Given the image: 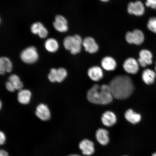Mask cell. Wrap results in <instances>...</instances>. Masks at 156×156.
<instances>
[{
    "mask_svg": "<svg viewBox=\"0 0 156 156\" xmlns=\"http://www.w3.org/2000/svg\"><path fill=\"white\" fill-rule=\"evenodd\" d=\"M114 98L124 100L133 93L134 87L131 78L128 76L119 75L113 78L109 84Z\"/></svg>",
    "mask_w": 156,
    "mask_h": 156,
    "instance_id": "cell-1",
    "label": "cell"
},
{
    "mask_svg": "<svg viewBox=\"0 0 156 156\" xmlns=\"http://www.w3.org/2000/svg\"><path fill=\"white\" fill-rule=\"evenodd\" d=\"M114 98L109 85L100 86L95 84L89 90L87 93L88 101L95 104H110Z\"/></svg>",
    "mask_w": 156,
    "mask_h": 156,
    "instance_id": "cell-2",
    "label": "cell"
},
{
    "mask_svg": "<svg viewBox=\"0 0 156 156\" xmlns=\"http://www.w3.org/2000/svg\"><path fill=\"white\" fill-rule=\"evenodd\" d=\"M38 54L36 48L30 46L23 50L20 54L21 60L27 64H33L38 60Z\"/></svg>",
    "mask_w": 156,
    "mask_h": 156,
    "instance_id": "cell-3",
    "label": "cell"
},
{
    "mask_svg": "<svg viewBox=\"0 0 156 156\" xmlns=\"http://www.w3.org/2000/svg\"><path fill=\"white\" fill-rule=\"evenodd\" d=\"M67 72L65 69L60 68L58 69L52 68L48 75V79L52 83H61L67 77Z\"/></svg>",
    "mask_w": 156,
    "mask_h": 156,
    "instance_id": "cell-4",
    "label": "cell"
},
{
    "mask_svg": "<svg viewBox=\"0 0 156 156\" xmlns=\"http://www.w3.org/2000/svg\"><path fill=\"white\" fill-rule=\"evenodd\" d=\"M127 11L130 14L138 16H141L145 13V6L141 1L130 2L128 4Z\"/></svg>",
    "mask_w": 156,
    "mask_h": 156,
    "instance_id": "cell-5",
    "label": "cell"
},
{
    "mask_svg": "<svg viewBox=\"0 0 156 156\" xmlns=\"http://www.w3.org/2000/svg\"><path fill=\"white\" fill-rule=\"evenodd\" d=\"M139 64L137 60L133 58H129L125 60L123 68L125 71L129 74L135 75L139 70Z\"/></svg>",
    "mask_w": 156,
    "mask_h": 156,
    "instance_id": "cell-6",
    "label": "cell"
},
{
    "mask_svg": "<svg viewBox=\"0 0 156 156\" xmlns=\"http://www.w3.org/2000/svg\"><path fill=\"white\" fill-rule=\"evenodd\" d=\"M153 58V54L151 51L147 49H143L140 52L139 58L137 61L140 66L145 67L152 64Z\"/></svg>",
    "mask_w": 156,
    "mask_h": 156,
    "instance_id": "cell-7",
    "label": "cell"
},
{
    "mask_svg": "<svg viewBox=\"0 0 156 156\" xmlns=\"http://www.w3.org/2000/svg\"><path fill=\"white\" fill-rule=\"evenodd\" d=\"M83 46L87 52L93 54L99 50V46L94 39L91 37H87L83 40Z\"/></svg>",
    "mask_w": 156,
    "mask_h": 156,
    "instance_id": "cell-8",
    "label": "cell"
},
{
    "mask_svg": "<svg viewBox=\"0 0 156 156\" xmlns=\"http://www.w3.org/2000/svg\"><path fill=\"white\" fill-rule=\"evenodd\" d=\"M79 147L84 155H91L95 151L94 144L89 140L84 139L79 144Z\"/></svg>",
    "mask_w": 156,
    "mask_h": 156,
    "instance_id": "cell-9",
    "label": "cell"
},
{
    "mask_svg": "<svg viewBox=\"0 0 156 156\" xmlns=\"http://www.w3.org/2000/svg\"><path fill=\"white\" fill-rule=\"evenodd\" d=\"M67 20L62 15H58L55 17L53 26L56 30L60 32H65L68 30Z\"/></svg>",
    "mask_w": 156,
    "mask_h": 156,
    "instance_id": "cell-10",
    "label": "cell"
},
{
    "mask_svg": "<svg viewBox=\"0 0 156 156\" xmlns=\"http://www.w3.org/2000/svg\"><path fill=\"white\" fill-rule=\"evenodd\" d=\"M36 114L39 118L43 121L49 120L51 117L49 109L44 104H40L37 107Z\"/></svg>",
    "mask_w": 156,
    "mask_h": 156,
    "instance_id": "cell-11",
    "label": "cell"
},
{
    "mask_svg": "<svg viewBox=\"0 0 156 156\" xmlns=\"http://www.w3.org/2000/svg\"><path fill=\"white\" fill-rule=\"evenodd\" d=\"M87 75L91 80L95 82L99 81L103 76V70L99 66H94L88 70Z\"/></svg>",
    "mask_w": 156,
    "mask_h": 156,
    "instance_id": "cell-12",
    "label": "cell"
},
{
    "mask_svg": "<svg viewBox=\"0 0 156 156\" xmlns=\"http://www.w3.org/2000/svg\"><path fill=\"white\" fill-rule=\"evenodd\" d=\"M101 121L104 126L110 127L114 126L117 122V117L116 115L111 111H106L103 113Z\"/></svg>",
    "mask_w": 156,
    "mask_h": 156,
    "instance_id": "cell-13",
    "label": "cell"
},
{
    "mask_svg": "<svg viewBox=\"0 0 156 156\" xmlns=\"http://www.w3.org/2000/svg\"><path fill=\"white\" fill-rule=\"evenodd\" d=\"M101 64L103 69L108 71H114L117 66L116 60L109 56L103 58L101 61Z\"/></svg>",
    "mask_w": 156,
    "mask_h": 156,
    "instance_id": "cell-14",
    "label": "cell"
},
{
    "mask_svg": "<svg viewBox=\"0 0 156 156\" xmlns=\"http://www.w3.org/2000/svg\"><path fill=\"white\" fill-rule=\"evenodd\" d=\"M109 132L107 130L103 128H99L97 130L95 137L98 142L102 145H106L108 143L109 137Z\"/></svg>",
    "mask_w": 156,
    "mask_h": 156,
    "instance_id": "cell-15",
    "label": "cell"
},
{
    "mask_svg": "<svg viewBox=\"0 0 156 156\" xmlns=\"http://www.w3.org/2000/svg\"><path fill=\"white\" fill-rule=\"evenodd\" d=\"M125 118L128 122L135 124L139 123L141 120V115L134 112L131 109H128L125 113Z\"/></svg>",
    "mask_w": 156,
    "mask_h": 156,
    "instance_id": "cell-16",
    "label": "cell"
},
{
    "mask_svg": "<svg viewBox=\"0 0 156 156\" xmlns=\"http://www.w3.org/2000/svg\"><path fill=\"white\" fill-rule=\"evenodd\" d=\"M156 76L155 72L153 70L146 69L142 73V79L146 84L150 85L154 82Z\"/></svg>",
    "mask_w": 156,
    "mask_h": 156,
    "instance_id": "cell-17",
    "label": "cell"
},
{
    "mask_svg": "<svg viewBox=\"0 0 156 156\" xmlns=\"http://www.w3.org/2000/svg\"><path fill=\"white\" fill-rule=\"evenodd\" d=\"M12 68V64L8 58L3 57L0 58V73L1 75H4L6 72L10 73Z\"/></svg>",
    "mask_w": 156,
    "mask_h": 156,
    "instance_id": "cell-18",
    "label": "cell"
},
{
    "mask_svg": "<svg viewBox=\"0 0 156 156\" xmlns=\"http://www.w3.org/2000/svg\"><path fill=\"white\" fill-rule=\"evenodd\" d=\"M32 94L27 89H21L17 95V99L20 103L23 105L28 104L30 101Z\"/></svg>",
    "mask_w": 156,
    "mask_h": 156,
    "instance_id": "cell-19",
    "label": "cell"
},
{
    "mask_svg": "<svg viewBox=\"0 0 156 156\" xmlns=\"http://www.w3.org/2000/svg\"><path fill=\"white\" fill-rule=\"evenodd\" d=\"M74 41L73 47L70 51L72 54L75 55L81 51L83 40L80 36L75 35L73 36Z\"/></svg>",
    "mask_w": 156,
    "mask_h": 156,
    "instance_id": "cell-20",
    "label": "cell"
},
{
    "mask_svg": "<svg viewBox=\"0 0 156 156\" xmlns=\"http://www.w3.org/2000/svg\"><path fill=\"white\" fill-rule=\"evenodd\" d=\"M132 33L133 44L140 45L145 40V36L143 32L140 29H136Z\"/></svg>",
    "mask_w": 156,
    "mask_h": 156,
    "instance_id": "cell-21",
    "label": "cell"
},
{
    "mask_svg": "<svg viewBox=\"0 0 156 156\" xmlns=\"http://www.w3.org/2000/svg\"><path fill=\"white\" fill-rule=\"evenodd\" d=\"M45 48L48 52H54L57 51L58 48V44L57 41L53 38L48 39L44 43Z\"/></svg>",
    "mask_w": 156,
    "mask_h": 156,
    "instance_id": "cell-22",
    "label": "cell"
},
{
    "mask_svg": "<svg viewBox=\"0 0 156 156\" xmlns=\"http://www.w3.org/2000/svg\"><path fill=\"white\" fill-rule=\"evenodd\" d=\"M9 81L12 84L15 90H20L23 88V83L18 76L14 74L12 75L9 77Z\"/></svg>",
    "mask_w": 156,
    "mask_h": 156,
    "instance_id": "cell-23",
    "label": "cell"
},
{
    "mask_svg": "<svg viewBox=\"0 0 156 156\" xmlns=\"http://www.w3.org/2000/svg\"><path fill=\"white\" fill-rule=\"evenodd\" d=\"M74 39L73 36H68L64 38L63 45L66 50L70 51L73 46Z\"/></svg>",
    "mask_w": 156,
    "mask_h": 156,
    "instance_id": "cell-24",
    "label": "cell"
},
{
    "mask_svg": "<svg viewBox=\"0 0 156 156\" xmlns=\"http://www.w3.org/2000/svg\"><path fill=\"white\" fill-rule=\"evenodd\" d=\"M147 28L151 32L156 34V17H151L149 19Z\"/></svg>",
    "mask_w": 156,
    "mask_h": 156,
    "instance_id": "cell-25",
    "label": "cell"
},
{
    "mask_svg": "<svg viewBox=\"0 0 156 156\" xmlns=\"http://www.w3.org/2000/svg\"><path fill=\"white\" fill-rule=\"evenodd\" d=\"M44 27L43 25L40 22L34 23L31 27V32H32L33 34H38L41 29Z\"/></svg>",
    "mask_w": 156,
    "mask_h": 156,
    "instance_id": "cell-26",
    "label": "cell"
},
{
    "mask_svg": "<svg viewBox=\"0 0 156 156\" xmlns=\"http://www.w3.org/2000/svg\"><path fill=\"white\" fill-rule=\"evenodd\" d=\"M48 34V32L44 27H43L38 33V35L41 38H44L46 37Z\"/></svg>",
    "mask_w": 156,
    "mask_h": 156,
    "instance_id": "cell-27",
    "label": "cell"
},
{
    "mask_svg": "<svg viewBox=\"0 0 156 156\" xmlns=\"http://www.w3.org/2000/svg\"><path fill=\"white\" fill-rule=\"evenodd\" d=\"M145 5L146 6L153 9H156V0H146Z\"/></svg>",
    "mask_w": 156,
    "mask_h": 156,
    "instance_id": "cell-28",
    "label": "cell"
},
{
    "mask_svg": "<svg viewBox=\"0 0 156 156\" xmlns=\"http://www.w3.org/2000/svg\"><path fill=\"white\" fill-rule=\"evenodd\" d=\"M125 38L126 42L129 44H133L132 32H128L126 33Z\"/></svg>",
    "mask_w": 156,
    "mask_h": 156,
    "instance_id": "cell-29",
    "label": "cell"
},
{
    "mask_svg": "<svg viewBox=\"0 0 156 156\" xmlns=\"http://www.w3.org/2000/svg\"><path fill=\"white\" fill-rule=\"evenodd\" d=\"M6 87L7 89L10 92H13L16 90L13 85L9 81L7 82L6 83Z\"/></svg>",
    "mask_w": 156,
    "mask_h": 156,
    "instance_id": "cell-30",
    "label": "cell"
},
{
    "mask_svg": "<svg viewBox=\"0 0 156 156\" xmlns=\"http://www.w3.org/2000/svg\"><path fill=\"white\" fill-rule=\"evenodd\" d=\"M5 141V136L4 133L0 132V144L1 145H3Z\"/></svg>",
    "mask_w": 156,
    "mask_h": 156,
    "instance_id": "cell-31",
    "label": "cell"
},
{
    "mask_svg": "<svg viewBox=\"0 0 156 156\" xmlns=\"http://www.w3.org/2000/svg\"><path fill=\"white\" fill-rule=\"evenodd\" d=\"M0 156H9L8 153L5 150H1L0 151Z\"/></svg>",
    "mask_w": 156,
    "mask_h": 156,
    "instance_id": "cell-32",
    "label": "cell"
},
{
    "mask_svg": "<svg viewBox=\"0 0 156 156\" xmlns=\"http://www.w3.org/2000/svg\"><path fill=\"white\" fill-rule=\"evenodd\" d=\"M100 1L102 2H108L110 1V0H100Z\"/></svg>",
    "mask_w": 156,
    "mask_h": 156,
    "instance_id": "cell-33",
    "label": "cell"
},
{
    "mask_svg": "<svg viewBox=\"0 0 156 156\" xmlns=\"http://www.w3.org/2000/svg\"><path fill=\"white\" fill-rule=\"evenodd\" d=\"M68 156H81L80 155H77V154H71L69 155H68Z\"/></svg>",
    "mask_w": 156,
    "mask_h": 156,
    "instance_id": "cell-34",
    "label": "cell"
},
{
    "mask_svg": "<svg viewBox=\"0 0 156 156\" xmlns=\"http://www.w3.org/2000/svg\"><path fill=\"white\" fill-rule=\"evenodd\" d=\"M152 156H156V152L153 154L152 155Z\"/></svg>",
    "mask_w": 156,
    "mask_h": 156,
    "instance_id": "cell-35",
    "label": "cell"
},
{
    "mask_svg": "<svg viewBox=\"0 0 156 156\" xmlns=\"http://www.w3.org/2000/svg\"><path fill=\"white\" fill-rule=\"evenodd\" d=\"M155 71L156 72V64H155Z\"/></svg>",
    "mask_w": 156,
    "mask_h": 156,
    "instance_id": "cell-36",
    "label": "cell"
},
{
    "mask_svg": "<svg viewBox=\"0 0 156 156\" xmlns=\"http://www.w3.org/2000/svg\"><path fill=\"white\" fill-rule=\"evenodd\" d=\"M1 107H2V102H1Z\"/></svg>",
    "mask_w": 156,
    "mask_h": 156,
    "instance_id": "cell-37",
    "label": "cell"
},
{
    "mask_svg": "<svg viewBox=\"0 0 156 156\" xmlns=\"http://www.w3.org/2000/svg\"></svg>",
    "mask_w": 156,
    "mask_h": 156,
    "instance_id": "cell-38",
    "label": "cell"
}]
</instances>
